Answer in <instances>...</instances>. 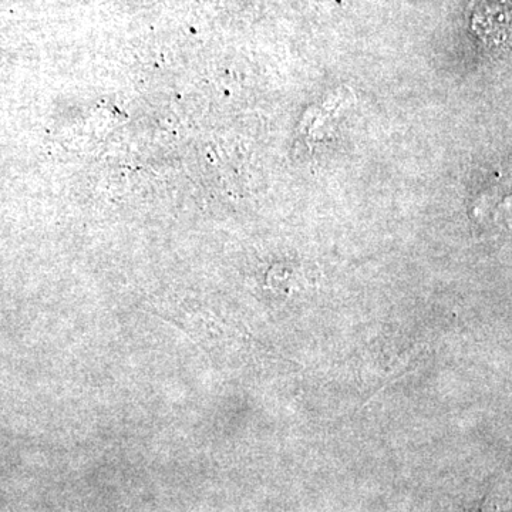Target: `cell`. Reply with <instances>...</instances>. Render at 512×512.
Here are the masks:
<instances>
[{
  "instance_id": "6da1fadb",
  "label": "cell",
  "mask_w": 512,
  "mask_h": 512,
  "mask_svg": "<svg viewBox=\"0 0 512 512\" xmlns=\"http://www.w3.org/2000/svg\"><path fill=\"white\" fill-rule=\"evenodd\" d=\"M471 22L487 42H505L510 35V6L507 0H474Z\"/></svg>"
},
{
  "instance_id": "7a4b0ae2",
  "label": "cell",
  "mask_w": 512,
  "mask_h": 512,
  "mask_svg": "<svg viewBox=\"0 0 512 512\" xmlns=\"http://www.w3.org/2000/svg\"><path fill=\"white\" fill-rule=\"evenodd\" d=\"M463 512H498V508L497 505L488 500V497H483Z\"/></svg>"
}]
</instances>
